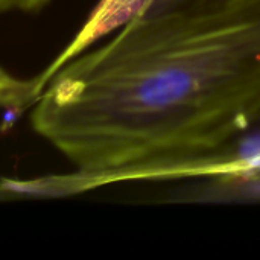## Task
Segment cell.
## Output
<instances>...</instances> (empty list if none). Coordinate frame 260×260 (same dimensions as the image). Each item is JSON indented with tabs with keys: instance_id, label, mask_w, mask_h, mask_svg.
I'll list each match as a JSON object with an SVG mask.
<instances>
[{
	"instance_id": "cell-1",
	"label": "cell",
	"mask_w": 260,
	"mask_h": 260,
	"mask_svg": "<svg viewBox=\"0 0 260 260\" xmlns=\"http://www.w3.org/2000/svg\"><path fill=\"white\" fill-rule=\"evenodd\" d=\"M259 119L260 0L140 15L59 67L30 113L73 165L79 193L212 151Z\"/></svg>"
},
{
	"instance_id": "cell-2",
	"label": "cell",
	"mask_w": 260,
	"mask_h": 260,
	"mask_svg": "<svg viewBox=\"0 0 260 260\" xmlns=\"http://www.w3.org/2000/svg\"><path fill=\"white\" fill-rule=\"evenodd\" d=\"M184 180L260 181V119L227 143L190 157L129 168L114 183H174Z\"/></svg>"
},
{
	"instance_id": "cell-3",
	"label": "cell",
	"mask_w": 260,
	"mask_h": 260,
	"mask_svg": "<svg viewBox=\"0 0 260 260\" xmlns=\"http://www.w3.org/2000/svg\"><path fill=\"white\" fill-rule=\"evenodd\" d=\"M152 2L154 0H99L72 41L62 49L61 53L56 55V58L44 69L43 73L35 76L37 94L41 93L47 81L59 67L90 49L107 35L119 30L129 21L140 17L152 5Z\"/></svg>"
},
{
	"instance_id": "cell-4",
	"label": "cell",
	"mask_w": 260,
	"mask_h": 260,
	"mask_svg": "<svg viewBox=\"0 0 260 260\" xmlns=\"http://www.w3.org/2000/svg\"><path fill=\"white\" fill-rule=\"evenodd\" d=\"M37 99L35 78H21L0 66V111L20 113Z\"/></svg>"
},
{
	"instance_id": "cell-5",
	"label": "cell",
	"mask_w": 260,
	"mask_h": 260,
	"mask_svg": "<svg viewBox=\"0 0 260 260\" xmlns=\"http://www.w3.org/2000/svg\"><path fill=\"white\" fill-rule=\"evenodd\" d=\"M238 0H154L142 15H166L174 12H197L225 6Z\"/></svg>"
},
{
	"instance_id": "cell-6",
	"label": "cell",
	"mask_w": 260,
	"mask_h": 260,
	"mask_svg": "<svg viewBox=\"0 0 260 260\" xmlns=\"http://www.w3.org/2000/svg\"><path fill=\"white\" fill-rule=\"evenodd\" d=\"M52 0H0V14L6 12H38Z\"/></svg>"
}]
</instances>
